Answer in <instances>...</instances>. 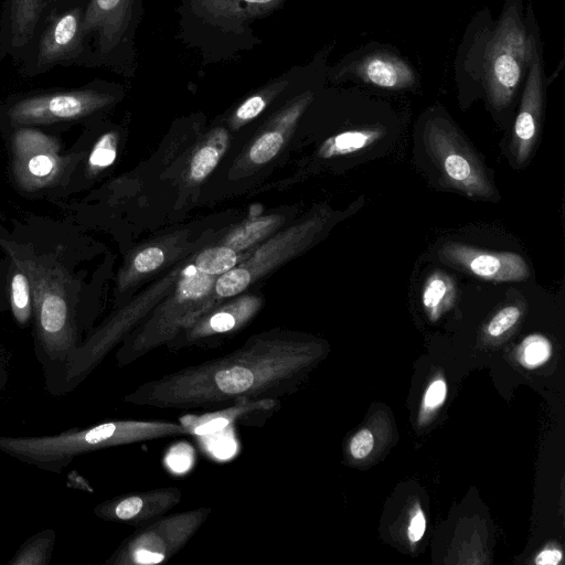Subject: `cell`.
Listing matches in <instances>:
<instances>
[{"instance_id":"1","label":"cell","mask_w":565,"mask_h":565,"mask_svg":"<svg viewBox=\"0 0 565 565\" xmlns=\"http://www.w3.org/2000/svg\"><path fill=\"white\" fill-rule=\"evenodd\" d=\"M321 353L313 341L266 334L237 350L147 381L126 394L127 404L159 409H203L256 399H281L297 391Z\"/></svg>"},{"instance_id":"2","label":"cell","mask_w":565,"mask_h":565,"mask_svg":"<svg viewBox=\"0 0 565 565\" xmlns=\"http://www.w3.org/2000/svg\"><path fill=\"white\" fill-rule=\"evenodd\" d=\"M12 264L28 276L34 313V351L45 390L61 396L71 356L83 342L76 318L72 279L52 254H38L31 245L0 239Z\"/></svg>"},{"instance_id":"3","label":"cell","mask_w":565,"mask_h":565,"mask_svg":"<svg viewBox=\"0 0 565 565\" xmlns=\"http://www.w3.org/2000/svg\"><path fill=\"white\" fill-rule=\"evenodd\" d=\"M189 435L170 420L111 419L40 436H0V452L40 470L61 473L81 455L107 448Z\"/></svg>"},{"instance_id":"4","label":"cell","mask_w":565,"mask_h":565,"mask_svg":"<svg viewBox=\"0 0 565 565\" xmlns=\"http://www.w3.org/2000/svg\"><path fill=\"white\" fill-rule=\"evenodd\" d=\"M85 6L45 15L17 63L18 72L32 77L56 66H94L93 51L83 32Z\"/></svg>"},{"instance_id":"5","label":"cell","mask_w":565,"mask_h":565,"mask_svg":"<svg viewBox=\"0 0 565 565\" xmlns=\"http://www.w3.org/2000/svg\"><path fill=\"white\" fill-rule=\"evenodd\" d=\"M212 513L209 507L163 515L137 527L104 562L106 565H156L180 552Z\"/></svg>"},{"instance_id":"6","label":"cell","mask_w":565,"mask_h":565,"mask_svg":"<svg viewBox=\"0 0 565 565\" xmlns=\"http://www.w3.org/2000/svg\"><path fill=\"white\" fill-rule=\"evenodd\" d=\"M489 44L486 60L488 95L492 106L501 110L515 96L536 45L514 8L502 17Z\"/></svg>"},{"instance_id":"7","label":"cell","mask_w":565,"mask_h":565,"mask_svg":"<svg viewBox=\"0 0 565 565\" xmlns=\"http://www.w3.org/2000/svg\"><path fill=\"white\" fill-rule=\"evenodd\" d=\"M424 141L428 156L449 185L470 198H494V189L481 162L447 121L428 120Z\"/></svg>"},{"instance_id":"8","label":"cell","mask_w":565,"mask_h":565,"mask_svg":"<svg viewBox=\"0 0 565 565\" xmlns=\"http://www.w3.org/2000/svg\"><path fill=\"white\" fill-rule=\"evenodd\" d=\"M113 100L110 94L92 86L40 92L13 98L3 115L13 127L73 121L94 114Z\"/></svg>"},{"instance_id":"9","label":"cell","mask_w":565,"mask_h":565,"mask_svg":"<svg viewBox=\"0 0 565 565\" xmlns=\"http://www.w3.org/2000/svg\"><path fill=\"white\" fill-rule=\"evenodd\" d=\"M58 140L30 126L17 127L12 137V170L18 185L38 191L52 185L65 166Z\"/></svg>"},{"instance_id":"10","label":"cell","mask_w":565,"mask_h":565,"mask_svg":"<svg viewBox=\"0 0 565 565\" xmlns=\"http://www.w3.org/2000/svg\"><path fill=\"white\" fill-rule=\"evenodd\" d=\"M135 0H88L84 9L83 32L95 65L110 64L128 31Z\"/></svg>"},{"instance_id":"11","label":"cell","mask_w":565,"mask_h":565,"mask_svg":"<svg viewBox=\"0 0 565 565\" xmlns=\"http://www.w3.org/2000/svg\"><path fill=\"white\" fill-rule=\"evenodd\" d=\"M443 263L483 280L523 281L530 276L525 259L513 252H492L449 242L438 252Z\"/></svg>"},{"instance_id":"12","label":"cell","mask_w":565,"mask_h":565,"mask_svg":"<svg viewBox=\"0 0 565 565\" xmlns=\"http://www.w3.org/2000/svg\"><path fill=\"white\" fill-rule=\"evenodd\" d=\"M181 499L182 492L178 487L129 492L99 502L93 513L108 522L140 527L166 515Z\"/></svg>"},{"instance_id":"13","label":"cell","mask_w":565,"mask_h":565,"mask_svg":"<svg viewBox=\"0 0 565 565\" xmlns=\"http://www.w3.org/2000/svg\"><path fill=\"white\" fill-rule=\"evenodd\" d=\"M46 0H2L0 60L18 63L45 18Z\"/></svg>"},{"instance_id":"14","label":"cell","mask_w":565,"mask_h":565,"mask_svg":"<svg viewBox=\"0 0 565 565\" xmlns=\"http://www.w3.org/2000/svg\"><path fill=\"white\" fill-rule=\"evenodd\" d=\"M280 399L241 402L201 414H188L179 418L189 435L205 436L218 433L231 425L260 426L280 408Z\"/></svg>"},{"instance_id":"15","label":"cell","mask_w":565,"mask_h":565,"mask_svg":"<svg viewBox=\"0 0 565 565\" xmlns=\"http://www.w3.org/2000/svg\"><path fill=\"white\" fill-rule=\"evenodd\" d=\"M531 63L511 142V152L519 166L524 164L532 152L543 110L542 63L537 49L533 53Z\"/></svg>"},{"instance_id":"16","label":"cell","mask_w":565,"mask_h":565,"mask_svg":"<svg viewBox=\"0 0 565 565\" xmlns=\"http://www.w3.org/2000/svg\"><path fill=\"white\" fill-rule=\"evenodd\" d=\"M353 71L363 82L386 89L407 88L416 79L408 63L390 52L365 55L355 64Z\"/></svg>"},{"instance_id":"17","label":"cell","mask_w":565,"mask_h":565,"mask_svg":"<svg viewBox=\"0 0 565 565\" xmlns=\"http://www.w3.org/2000/svg\"><path fill=\"white\" fill-rule=\"evenodd\" d=\"M281 0H193L196 11L213 22L239 26L269 10Z\"/></svg>"},{"instance_id":"18","label":"cell","mask_w":565,"mask_h":565,"mask_svg":"<svg viewBox=\"0 0 565 565\" xmlns=\"http://www.w3.org/2000/svg\"><path fill=\"white\" fill-rule=\"evenodd\" d=\"M383 127H367L347 130L327 139L320 148L319 156L332 158L345 156L366 149L383 138Z\"/></svg>"},{"instance_id":"19","label":"cell","mask_w":565,"mask_h":565,"mask_svg":"<svg viewBox=\"0 0 565 565\" xmlns=\"http://www.w3.org/2000/svg\"><path fill=\"white\" fill-rule=\"evenodd\" d=\"M456 284L451 276L441 271H433L422 289V302L431 319H437L449 309L456 298Z\"/></svg>"},{"instance_id":"20","label":"cell","mask_w":565,"mask_h":565,"mask_svg":"<svg viewBox=\"0 0 565 565\" xmlns=\"http://www.w3.org/2000/svg\"><path fill=\"white\" fill-rule=\"evenodd\" d=\"M56 541L53 529H42L25 540L8 565H49Z\"/></svg>"},{"instance_id":"21","label":"cell","mask_w":565,"mask_h":565,"mask_svg":"<svg viewBox=\"0 0 565 565\" xmlns=\"http://www.w3.org/2000/svg\"><path fill=\"white\" fill-rule=\"evenodd\" d=\"M10 278L9 300L14 320L20 326L29 323L32 313V292L26 274L17 265Z\"/></svg>"},{"instance_id":"22","label":"cell","mask_w":565,"mask_h":565,"mask_svg":"<svg viewBox=\"0 0 565 565\" xmlns=\"http://www.w3.org/2000/svg\"><path fill=\"white\" fill-rule=\"evenodd\" d=\"M236 253L226 246L209 248L196 257L195 266L209 275L223 274L236 264Z\"/></svg>"},{"instance_id":"23","label":"cell","mask_w":565,"mask_h":565,"mask_svg":"<svg viewBox=\"0 0 565 565\" xmlns=\"http://www.w3.org/2000/svg\"><path fill=\"white\" fill-rule=\"evenodd\" d=\"M212 276L213 275H209L199 269L185 271L184 277L180 282L179 297L182 300H186L199 299L205 296L213 285Z\"/></svg>"},{"instance_id":"24","label":"cell","mask_w":565,"mask_h":565,"mask_svg":"<svg viewBox=\"0 0 565 565\" xmlns=\"http://www.w3.org/2000/svg\"><path fill=\"white\" fill-rule=\"evenodd\" d=\"M116 135L107 132L95 143L88 159V166L93 171L102 170L110 166L116 158Z\"/></svg>"},{"instance_id":"25","label":"cell","mask_w":565,"mask_h":565,"mask_svg":"<svg viewBox=\"0 0 565 565\" xmlns=\"http://www.w3.org/2000/svg\"><path fill=\"white\" fill-rule=\"evenodd\" d=\"M250 282V274L244 268L228 269L216 280L215 290L220 297H232L242 292Z\"/></svg>"},{"instance_id":"26","label":"cell","mask_w":565,"mask_h":565,"mask_svg":"<svg viewBox=\"0 0 565 565\" xmlns=\"http://www.w3.org/2000/svg\"><path fill=\"white\" fill-rule=\"evenodd\" d=\"M551 353L550 342L541 335L526 338L520 349V359L526 366H535L548 359Z\"/></svg>"},{"instance_id":"27","label":"cell","mask_w":565,"mask_h":565,"mask_svg":"<svg viewBox=\"0 0 565 565\" xmlns=\"http://www.w3.org/2000/svg\"><path fill=\"white\" fill-rule=\"evenodd\" d=\"M282 135L278 131L264 134L249 150V158L254 163L260 164L269 161L282 146Z\"/></svg>"},{"instance_id":"28","label":"cell","mask_w":565,"mask_h":565,"mask_svg":"<svg viewBox=\"0 0 565 565\" xmlns=\"http://www.w3.org/2000/svg\"><path fill=\"white\" fill-rule=\"evenodd\" d=\"M521 309L510 305L500 309L489 321L487 332L491 337H500L510 330L520 319Z\"/></svg>"},{"instance_id":"29","label":"cell","mask_w":565,"mask_h":565,"mask_svg":"<svg viewBox=\"0 0 565 565\" xmlns=\"http://www.w3.org/2000/svg\"><path fill=\"white\" fill-rule=\"evenodd\" d=\"M218 152L214 147L205 146L200 149L191 161V177L195 180L205 178L216 166Z\"/></svg>"},{"instance_id":"30","label":"cell","mask_w":565,"mask_h":565,"mask_svg":"<svg viewBox=\"0 0 565 565\" xmlns=\"http://www.w3.org/2000/svg\"><path fill=\"white\" fill-rule=\"evenodd\" d=\"M164 259L162 249L148 247L140 252L134 259V267L139 273H147L157 269Z\"/></svg>"},{"instance_id":"31","label":"cell","mask_w":565,"mask_h":565,"mask_svg":"<svg viewBox=\"0 0 565 565\" xmlns=\"http://www.w3.org/2000/svg\"><path fill=\"white\" fill-rule=\"evenodd\" d=\"M374 437L369 429L356 433L350 443V452L355 459L365 458L373 449Z\"/></svg>"},{"instance_id":"32","label":"cell","mask_w":565,"mask_h":565,"mask_svg":"<svg viewBox=\"0 0 565 565\" xmlns=\"http://www.w3.org/2000/svg\"><path fill=\"white\" fill-rule=\"evenodd\" d=\"M267 99L264 94H256L246 99L236 110L238 120H249L256 117L266 106Z\"/></svg>"},{"instance_id":"33","label":"cell","mask_w":565,"mask_h":565,"mask_svg":"<svg viewBox=\"0 0 565 565\" xmlns=\"http://www.w3.org/2000/svg\"><path fill=\"white\" fill-rule=\"evenodd\" d=\"M445 397L446 384L443 380H437L429 385L425 394V405L427 407H435L443 403Z\"/></svg>"},{"instance_id":"34","label":"cell","mask_w":565,"mask_h":565,"mask_svg":"<svg viewBox=\"0 0 565 565\" xmlns=\"http://www.w3.org/2000/svg\"><path fill=\"white\" fill-rule=\"evenodd\" d=\"M426 527V521L420 510L412 518L408 526V537L412 542H417L422 539Z\"/></svg>"},{"instance_id":"35","label":"cell","mask_w":565,"mask_h":565,"mask_svg":"<svg viewBox=\"0 0 565 565\" xmlns=\"http://www.w3.org/2000/svg\"><path fill=\"white\" fill-rule=\"evenodd\" d=\"M87 1L88 0H46L45 15L79 6H86Z\"/></svg>"},{"instance_id":"36","label":"cell","mask_w":565,"mask_h":565,"mask_svg":"<svg viewBox=\"0 0 565 565\" xmlns=\"http://www.w3.org/2000/svg\"><path fill=\"white\" fill-rule=\"evenodd\" d=\"M66 484L68 488L79 489L89 493H94L90 483L76 470H72L67 475Z\"/></svg>"},{"instance_id":"37","label":"cell","mask_w":565,"mask_h":565,"mask_svg":"<svg viewBox=\"0 0 565 565\" xmlns=\"http://www.w3.org/2000/svg\"><path fill=\"white\" fill-rule=\"evenodd\" d=\"M562 558V553L558 550L552 548V550H544L541 552L536 559V564H552L556 565L559 563Z\"/></svg>"},{"instance_id":"38","label":"cell","mask_w":565,"mask_h":565,"mask_svg":"<svg viewBox=\"0 0 565 565\" xmlns=\"http://www.w3.org/2000/svg\"><path fill=\"white\" fill-rule=\"evenodd\" d=\"M9 381V371L3 358L0 356V391L4 390Z\"/></svg>"},{"instance_id":"39","label":"cell","mask_w":565,"mask_h":565,"mask_svg":"<svg viewBox=\"0 0 565 565\" xmlns=\"http://www.w3.org/2000/svg\"><path fill=\"white\" fill-rule=\"evenodd\" d=\"M0 493H1V481H0Z\"/></svg>"}]
</instances>
